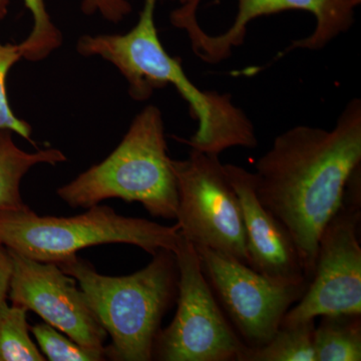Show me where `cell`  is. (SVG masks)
I'll return each mask as SVG.
<instances>
[{
	"mask_svg": "<svg viewBox=\"0 0 361 361\" xmlns=\"http://www.w3.org/2000/svg\"><path fill=\"white\" fill-rule=\"evenodd\" d=\"M361 165V99L344 106L331 130L295 126L278 135L253 174L259 202L290 235L304 273H314L320 235L343 205Z\"/></svg>",
	"mask_w": 361,
	"mask_h": 361,
	"instance_id": "1",
	"label": "cell"
},
{
	"mask_svg": "<svg viewBox=\"0 0 361 361\" xmlns=\"http://www.w3.org/2000/svg\"><path fill=\"white\" fill-rule=\"evenodd\" d=\"M159 0H145L137 25L123 35H82L77 51L99 56L116 66L128 82L132 99L146 102L156 90L173 85L185 99L198 123L190 139L180 140L192 149L220 156L231 148L255 149V127L230 94L199 89L191 82L182 59L168 54L159 39L155 11Z\"/></svg>",
	"mask_w": 361,
	"mask_h": 361,
	"instance_id": "2",
	"label": "cell"
},
{
	"mask_svg": "<svg viewBox=\"0 0 361 361\" xmlns=\"http://www.w3.org/2000/svg\"><path fill=\"white\" fill-rule=\"evenodd\" d=\"M142 269L126 276H108L75 256L59 268L73 277L97 322L111 337L106 360L151 361L161 322L178 295L175 252L161 249Z\"/></svg>",
	"mask_w": 361,
	"mask_h": 361,
	"instance_id": "3",
	"label": "cell"
},
{
	"mask_svg": "<svg viewBox=\"0 0 361 361\" xmlns=\"http://www.w3.org/2000/svg\"><path fill=\"white\" fill-rule=\"evenodd\" d=\"M168 154L165 123L149 104L130 123L113 152L56 190L71 208H85L109 199L139 202L153 217L176 219L177 180Z\"/></svg>",
	"mask_w": 361,
	"mask_h": 361,
	"instance_id": "4",
	"label": "cell"
},
{
	"mask_svg": "<svg viewBox=\"0 0 361 361\" xmlns=\"http://www.w3.org/2000/svg\"><path fill=\"white\" fill-rule=\"evenodd\" d=\"M179 237L177 223L126 217L99 204L73 217L39 216L30 207L0 212V245L44 263L61 264L82 249L106 244H129L153 256L161 249L175 251Z\"/></svg>",
	"mask_w": 361,
	"mask_h": 361,
	"instance_id": "5",
	"label": "cell"
},
{
	"mask_svg": "<svg viewBox=\"0 0 361 361\" xmlns=\"http://www.w3.org/2000/svg\"><path fill=\"white\" fill-rule=\"evenodd\" d=\"M174 252L179 270L177 311L156 337L153 360L243 361L248 346L218 302L196 248L180 233Z\"/></svg>",
	"mask_w": 361,
	"mask_h": 361,
	"instance_id": "6",
	"label": "cell"
},
{
	"mask_svg": "<svg viewBox=\"0 0 361 361\" xmlns=\"http://www.w3.org/2000/svg\"><path fill=\"white\" fill-rule=\"evenodd\" d=\"M177 180V224L195 247H205L250 266L239 197L219 156L192 149L172 159Z\"/></svg>",
	"mask_w": 361,
	"mask_h": 361,
	"instance_id": "7",
	"label": "cell"
},
{
	"mask_svg": "<svg viewBox=\"0 0 361 361\" xmlns=\"http://www.w3.org/2000/svg\"><path fill=\"white\" fill-rule=\"evenodd\" d=\"M195 248L218 302L249 348H260L272 339L287 311L310 284L307 278L267 276L212 249Z\"/></svg>",
	"mask_w": 361,
	"mask_h": 361,
	"instance_id": "8",
	"label": "cell"
},
{
	"mask_svg": "<svg viewBox=\"0 0 361 361\" xmlns=\"http://www.w3.org/2000/svg\"><path fill=\"white\" fill-rule=\"evenodd\" d=\"M360 202L344 199L320 235L314 273L281 325L329 314H361ZM280 325V326H281Z\"/></svg>",
	"mask_w": 361,
	"mask_h": 361,
	"instance_id": "9",
	"label": "cell"
},
{
	"mask_svg": "<svg viewBox=\"0 0 361 361\" xmlns=\"http://www.w3.org/2000/svg\"><path fill=\"white\" fill-rule=\"evenodd\" d=\"M8 251L13 270L7 299L11 304L37 313L80 345L104 353L108 334L78 288V282L56 263L39 262Z\"/></svg>",
	"mask_w": 361,
	"mask_h": 361,
	"instance_id": "10",
	"label": "cell"
},
{
	"mask_svg": "<svg viewBox=\"0 0 361 361\" xmlns=\"http://www.w3.org/2000/svg\"><path fill=\"white\" fill-rule=\"evenodd\" d=\"M360 4L361 0H237V13L231 26L217 35L203 30L191 42L192 51L204 63H222L231 58L233 49L244 44L252 21L289 11L310 13L314 16L315 27L308 37L293 40L278 59L295 49L322 51L353 27Z\"/></svg>",
	"mask_w": 361,
	"mask_h": 361,
	"instance_id": "11",
	"label": "cell"
},
{
	"mask_svg": "<svg viewBox=\"0 0 361 361\" xmlns=\"http://www.w3.org/2000/svg\"><path fill=\"white\" fill-rule=\"evenodd\" d=\"M225 168L241 204L250 267L271 277L307 278L290 235L259 202L252 172L234 164Z\"/></svg>",
	"mask_w": 361,
	"mask_h": 361,
	"instance_id": "12",
	"label": "cell"
},
{
	"mask_svg": "<svg viewBox=\"0 0 361 361\" xmlns=\"http://www.w3.org/2000/svg\"><path fill=\"white\" fill-rule=\"evenodd\" d=\"M68 160L61 149L49 148L30 153L13 141V133L0 130V212L27 208L20 184L30 169L42 164L56 166Z\"/></svg>",
	"mask_w": 361,
	"mask_h": 361,
	"instance_id": "13",
	"label": "cell"
},
{
	"mask_svg": "<svg viewBox=\"0 0 361 361\" xmlns=\"http://www.w3.org/2000/svg\"><path fill=\"white\" fill-rule=\"evenodd\" d=\"M320 317L314 331L316 361H360L361 314Z\"/></svg>",
	"mask_w": 361,
	"mask_h": 361,
	"instance_id": "14",
	"label": "cell"
},
{
	"mask_svg": "<svg viewBox=\"0 0 361 361\" xmlns=\"http://www.w3.org/2000/svg\"><path fill=\"white\" fill-rule=\"evenodd\" d=\"M315 319L281 325L264 345L247 348L243 361H316Z\"/></svg>",
	"mask_w": 361,
	"mask_h": 361,
	"instance_id": "15",
	"label": "cell"
},
{
	"mask_svg": "<svg viewBox=\"0 0 361 361\" xmlns=\"http://www.w3.org/2000/svg\"><path fill=\"white\" fill-rule=\"evenodd\" d=\"M27 310L0 302V361H45L30 336Z\"/></svg>",
	"mask_w": 361,
	"mask_h": 361,
	"instance_id": "16",
	"label": "cell"
},
{
	"mask_svg": "<svg viewBox=\"0 0 361 361\" xmlns=\"http://www.w3.org/2000/svg\"><path fill=\"white\" fill-rule=\"evenodd\" d=\"M30 332L39 344L45 360L49 361H102L106 360L103 351L92 350L80 345L63 332L47 323H37L30 326Z\"/></svg>",
	"mask_w": 361,
	"mask_h": 361,
	"instance_id": "17",
	"label": "cell"
},
{
	"mask_svg": "<svg viewBox=\"0 0 361 361\" xmlns=\"http://www.w3.org/2000/svg\"><path fill=\"white\" fill-rule=\"evenodd\" d=\"M25 59L23 42L18 44L0 42V130H7L20 135L26 141L33 142L30 123L18 118L11 110L6 94V78L9 71L21 59Z\"/></svg>",
	"mask_w": 361,
	"mask_h": 361,
	"instance_id": "18",
	"label": "cell"
},
{
	"mask_svg": "<svg viewBox=\"0 0 361 361\" xmlns=\"http://www.w3.org/2000/svg\"><path fill=\"white\" fill-rule=\"evenodd\" d=\"M180 6L171 13V23L176 28L186 32L188 37H193L202 30L198 21V9L202 0H179Z\"/></svg>",
	"mask_w": 361,
	"mask_h": 361,
	"instance_id": "19",
	"label": "cell"
},
{
	"mask_svg": "<svg viewBox=\"0 0 361 361\" xmlns=\"http://www.w3.org/2000/svg\"><path fill=\"white\" fill-rule=\"evenodd\" d=\"M82 11L87 14L99 11L106 20L118 23L132 13V6L128 0H84Z\"/></svg>",
	"mask_w": 361,
	"mask_h": 361,
	"instance_id": "20",
	"label": "cell"
},
{
	"mask_svg": "<svg viewBox=\"0 0 361 361\" xmlns=\"http://www.w3.org/2000/svg\"><path fill=\"white\" fill-rule=\"evenodd\" d=\"M13 262L6 247L0 245V302L7 301Z\"/></svg>",
	"mask_w": 361,
	"mask_h": 361,
	"instance_id": "21",
	"label": "cell"
},
{
	"mask_svg": "<svg viewBox=\"0 0 361 361\" xmlns=\"http://www.w3.org/2000/svg\"><path fill=\"white\" fill-rule=\"evenodd\" d=\"M25 2L32 14H39L45 9L44 0H25Z\"/></svg>",
	"mask_w": 361,
	"mask_h": 361,
	"instance_id": "22",
	"label": "cell"
},
{
	"mask_svg": "<svg viewBox=\"0 0 361 361\" xmlns=\"http://www.w3.org/2000/svg\"><path fill=\"white\" fill-rule=\"evenodd\" d=\"M9 0H0V23L6 18Z\"/></svg>",
	"mask_w": 361,
	"mask_h": 361,
	"instance_id": "23",
	"label": "cell"
}]
</instances>
